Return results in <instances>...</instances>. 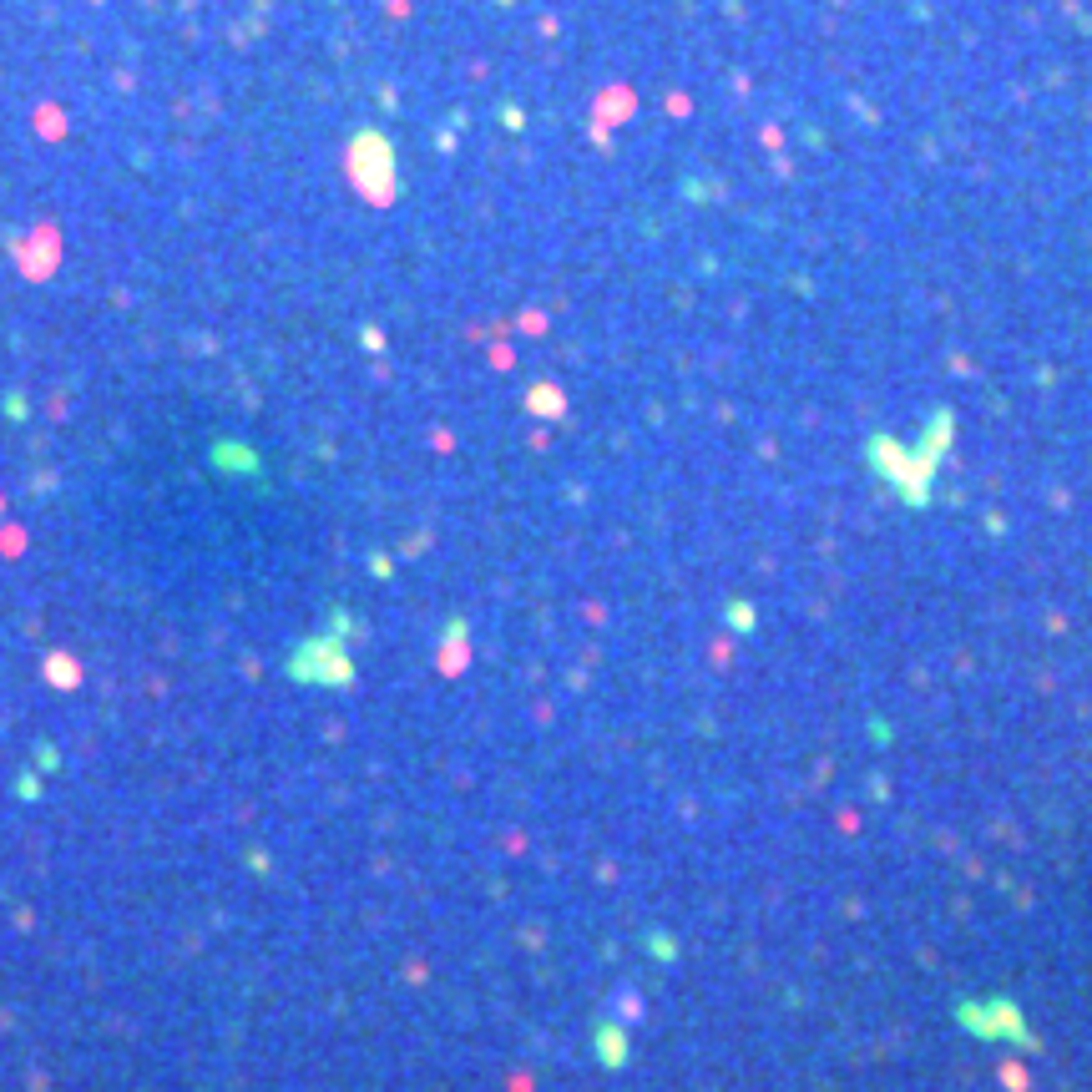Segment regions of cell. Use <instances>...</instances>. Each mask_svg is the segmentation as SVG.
<instances>
[{
	"label": "cell",
	"instance_id": "1",
	"mask_svg": "<svg viewBox=\"0 0 1092 1092\" xmlns=\"http://www.w3.org/2000/svg\"><path fill=\"white\" fill-rule=\"evenodd\" d=\"M961 1022L977 1031V1037H996V1042H1022V1047H1037V1037L1022 1026V1012L1012 1001H966L961 1007Z\"/></svg>",
	"mask_w": 1092,
	"mask_h": 1092
},
{
	"label": "cell",
	"instance_id": "2",
	"mask_svg": "<svg viewBox=\"0 0 1092 1092\" xmlns=\"http://www.w3.org/2000/svg\"><path fill=\"white\" fill-rule=\"evenodd\" d=\"M597 1052H602L607 1068H623V1062H628V1042H623V1031H617V1026H602V1031H597Z\"/></svg>",
	"mask_w": 1092,
	"mask_h": 1092
}]
</instances>
